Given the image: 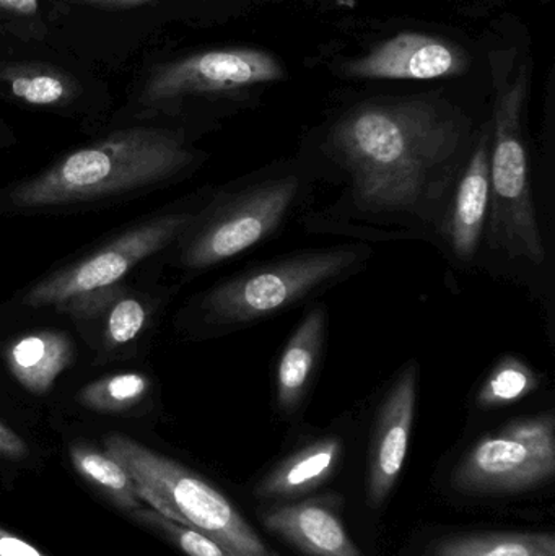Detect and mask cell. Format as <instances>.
Masks as SVG:
<instances>
[{
    "label": "cell",
    "instance_id": "6da1fadb",
    "mask_svg": "<svg viewBox=\"0 0 555 556\" xmlns=\"http://www.w3.org/2000/svg\"><path fill=\"white\" fill-rule=\"evenodd\" d=\"M194 162L195 153L175 130L124 127L0 189V215L77 211L143 194L182 175Z\"/></svg>",
    "mask_w": 555,
    "mask_h": 556
},
{
    "label": "cell",
    "instance_id": "7a4b0ae2",
    "mask_svg": "<svg viewBox=\"0 0 555 556\" xmlns=\"http://www.w3.org/2000/svg\"><path fill=\"white\" fill-rule=\"evenodd\" d=\"M455 123L427 103L375 104L345 116L329 136L332 152L367 211H404L419 202L458 146Z\"/></svg>",
    "mask_w": 555,
    "mask_h": 556
},
{
    "label": "cell",
    "instance_id": "3957f363",
    "mask_svg": "<svg viewBox=\"0 0 555 556\" xmlns=\"http://www.w3.org/2000/svg\"><path fill=\"white\" fill-rule=\"evenodd\" d=\"M104 451L127 470L149 508L214 539L235 555L276 556L240 511L188 467L124 434L106 437Z\"/></svg>",
    "mask_w": 555,
    "mask_h": 556
},
{
    "label": "cell",
    "instance_id": "277c9868",
    "mask_svg": "<svg viewBox=\"0 0 555 556\" xmlns=\"http://www.w3.org/2000/svg\"><path fill=\"white\" fill-rule=\"evenodd\" d=\"M204 212L173 211L153 215L117 233L91 253L39 278L23 294L26 307H61L81 294L123 283L136 267L181 241Z\"/></svg>",
    "mask_w": 555,
    "mask_h": 556
},
{
    "label": "cell",
    "instance_id": "5b68a950",
    "mask_svg": "<svg viewBox=\"0 0 555 556\" xmlns=\"http://www.w3.org/2000/svg\"><path fill=\"white\" fill-rule=\"evenodd\" d=\"M357 260L355 248L300 254L251 270L205 294L201 309L211 324H241L270 316L344 274Z\"/></svg>",
    "mask_w": 555,
    "mask_h": 556
},
{
    "label": "cell",
    "instance_id": "8992f818",
    "mask_svg": "<svg viewBox=\"0 0 555 556\" xmlns=\"http://www.w3.org/2000/svg\"><path fill=\"white\" fill-rule=\"evenodd\" d=\"M524 88L515 87L499 104L491 160L492 238L512 257L544 261V244L531 195L528 156L521 139Z\"/></svg>",
    "mask_w": 555,
    "mask_h": 556
},
{
    "label": "cell",
    "instance_id": "52a82bcc",
    "mask_svg": "<svg viewBox=\"0 0 555 556\" xmlns=\"http://www.w3.org/2000/svg\"><path fill=\"white\" fill-rule=\"evenodd\" d=\"M555 473V421L551 414L512 421L475 444L456 467L453 483L475 495L538 489Z\"/></svg>",
    "mask_w": 555,
    "mask_h": 556
},
{
    "label": "cell",
    "instance_id": "ba28073f",
    "mask_svg": "<svg viewBox=\"0 0 555 556\" xmlns=\"http://www.w3.org/2000/svg\"><path fill=\"white\" fill-rule=\"evenodd\" d=\"M299 179H274L251 189L238 201L201 220L181 238L179 263L186 269H207L253 248L269 237L289 212Z\"/></svg>",
    "mask_w": 555,
    "mask_h": 556
},
{
    "label": "cell",
    "instance_id": "9c48e42d",
    "mask_svg": "<svg viewBox=\"0 0 555 556\" xmlns=\"http://www.w3.org/2000/svg\"><path fill=\"white\" fill-rule=\"evenodd\" d=\"M279 61L256 49H215L186 55L153 71L139 94L147 111L165 110L192 94L225 93L282 80Z\"/></svg>",
    "mask_w": 555,
    "mask_h": 556
},
{
    "label": "cell",
    "instance_id": "30bf717a",
    "mask_svg": "<svg viewBox=\"0 0 555 556\" xmlns=\"http://www.w3.org/2000/svg\"><path fill=\"white\" fill-rule=\"evenodd\" d=\"M416 399L417 371L413 366L394 382L378 414L368 463V502L374 508L383 505L403 472Z\"/></svg>",
    "mask_w": 555,
    "mask_h": 556
},
{
    "label": "cell",
    "instance_id": "8fae6325",
    "mask_svg": "<svg viewBox=\"0 0 555 556\" xmlns=\"http://www.w3.org/2000/svg\"><path fill=\"white\" fill-rule=\"evenodd\" d=\"M466 58L452 42L422 33H401L349 65V74L383 80H436L462 74Z\"/></svg>",
    "mask_w": 555,
    "mask_h": 556
},
{
    "label": "cell",
    "instance_id": "7c38bea8",
    "mask_svg": "<svg viewBox=\"0 0 555 556\" xmlns=\"http://www.w3.org/2000/svg\"><path fill=\"white\" fill-rule=\"evenodd\" d=\"M270 534L308 556H364L341 518V500L326 495L277 505L261 515Z\"/></svg>",
    "mask_w": 555,
    "mask_h": 556
},
{
    "label": "cell",
    "instance_id": "4fadbf2b",
    "mask_svg": "<svg viewBox=\"0 0 555 556\" xmlns=\"http://www.w3.org/2000/svg\"><path fill=\"white\" fill-rule=\"evenodd\" d=\"M75 323L88 327L97 324L94 343L98 358L110 362L124 349L136 343L150 320V306L142 294L134 293L123 283L93 293L81 294L58 307Z\"/></svg>",
    "mask_w": 555,
    "mask_h": 556
},
{
    "label": "cell",
    "instance_id": "5bb4252c",
    "mask_svg": "<svg viewBox=\"0 0 555 556\" xmlns=\"http://www.w3.org/2000/svg\"><path fill=\"white\" fill-rule=\"evenodd\" d=\"M84 97V85L71 72L48 62L0 65V98L35 110L71 113Z\"/></svg>",
    "mask_w": 555,
    "mask_h": 556
},
{
    "label": "cell",
    "instance_id": "9a60e30c",
    "mask_svg": "<svg viewBox=\"0 0 555 556\" xmlns=\"http://www.w3.org/2000/svg\"><path fill=\"white\" fill-rule=\"evenodd\" d=\"M74 359V342L59 329L23 333L9 343L5 363L13 378L33 395H46Z\"/></svg>",
    "mask_w": 555,
    "mask_h": 556
},
{
    "label": "cell",
    "instance_id": "2e32d148",
    "mask_svg": "<svg viewBox=\"0 0 555 556\" xmlns=\"http://www.w3.org/2000/svg\"><path fill=\"white\" fill-rule=\"evenodd\" d=\"M342 456L339 438H323L293 453L267 473L254 493L266 500H295L325 485Z\"/></svg>",
    "mask_w": 555,
    "mask_h": 556
},
{
    "label": "cell",
    "instance_id": "e0dca14e",
    "mask_svg": "<svg viewBox=\"0 0 555 556\" xmlns=\"http://www.w3.org/2000/svg\"><path fill=\"white\" fill-rule=\"evenodd\" d=\"M491 205V156L488 139L472 153L468 169L456 192L450 222V243L462 260H471L478 250Z\"/></svg>",
    "mask_w": 555,
    "mask_h": 556
},
{
    "label": "cell",
    "instance_id": "ac0fdd59",
    "mask_svg": "<svg viewBox=\"0 0 555 556\" xmlns=\"http://www.w3.org/2000/svg\"><path fill=\"white\" fill-rule=\"evenodd\" d=\"M325 311H310L283 349L277 368V402L286 412L295 410L305 397L310 378L321 353Z\"/></svg>",
    "mask_w": 555,
    "mask_h": 556
},
{
    "label": "cell",
    "instance_id": "d6986e66",
    "mask_svg": "<svg viewBox=\"0 0 555 556\" xmlns=\"http://www.w3.org/2000/svg\"><path fill=\"white\" fill-rule=\"evenodd\" d=\"M432 556H555V539L547 532L459 535L439 542Z\"/></svg>",
    "mask_w": 555,
    "mask_h": 556
},
{
    "label": "cell",
    "instance_id": "ffe728a7",
    "mask_svg": "<svg viewBox=\"0 0 555 556\" xmlns=\"http://www.w3.org/2000/svg\"><path fill=\"white\" fill-rule=\"evenodd\" d=\"M68 454L78 476L97 486L114 505L129 513L142 508L133 479L110 453L77 443L72 444Z\"/></svg>",
    "mask_w": 555,
    "mask_h": 556
},
{
    "label": "cell",
    "instance_id": "44dd1931",
    "mask_svg": "<svg viewBox=\"0 0 555 556\" xmlns=\"http://www.w3.org/2000/svg\"><path fill=\"white\" fill-rule=\"evenodd\" d=\"M152 391V379L143 372L126 371L104 376L85 384L77 402L97 414L119 415L139 407Z\"/></svg>",
    "mask_w": 555,
    "mask_h": 556
},
{
    "label": "cell",
    "instance_id": "7402d4cb",
    "mask_svg": "<svg viewBox=\"0 0 555 556\" xmlns=\"http://www.w3.org/2000/svg\"><path fill=\"white\" fill-rule=\"evenodd\" d=\"M538 388V378L531 368L515 358L502 359L491 372L478 394L482 407H499L520 401Z\"/></svg>",
    "mask_w": 555,
    "mask_h": 556
},
{
    "label": "cell",
    "instance_id": "603a6c76",
    "mask_svg": "<svg viewBox=\"0 0 555 556\" xmlns=\"http://www.w3.org/2000/svg\"><path fill=\"white\" fill-rule=\"evenodd\" d=\"M134 519L140 525L149 528L150 531L159 532L163 538L175 544L182 554L188 556H238L225 548L224 545L215 542L194 529L178 525L172 519L156 513L152 508H139L130 513Z\"/></svg>",
    "mask_w": 555,
    "mask_h": 556
},
{
    "label": "cell",
    "instance_id": "cb8c5ba5",
    "mask_svg": "<svg viewBox=\"0 0 555 556\" xmlns=\"http://www.w3.org/2000/svg\"><path fill=\"white\" fill-rule=\"evenodd\" d=\"M2 25H35L41 33V9L39 0H0Z\"/></svg>",
    "mask_w": 555,
    "mask_h": 556
},
{
    "label": "cell",
    "instance_id": "d4e9b609",
    "mask_svg": "<svg viewBox=\"0 0 555 556\" xmlns=\"http://www.w3.org/2000/svg\"><path fill=\"white\" fill-rule=\"evenodd\" d=\"M26 454H28V446L23 438L0 421V456L7 459H22Z\"/></svg>",
    "mask_w": 555,
    "mask_h": 556
},
{
    "label": "cell",
    "instance_id": "484cf974",
    "mask_svg": "<svg viewBox=\"0 0 555 556\" xmlns=\"http://www.w3.org/2000/svg\"><path fill=\"white\" fill-rule=\"evenodd\" d=\"M0 556H46L28 542L0 528Z\"/></svg>",
    "mask_w": 555,
    "mask_h": 556
},
{
    "label": "cell",
    "instance_id": "4316f807",
    "mask_svg": "<svg viewBox=\"0 0 555 556\" xmlns=\"http://www.w3.org/2000/svg\"><path fill=\"white\" fill-rule=\"evenodd\" d=\"M77 2L100 7H136L152 2V0H77Z\"/></svg>",
    "mask_w": 555,
    "mask_h": 556
},
{
    "label": "cell",
    "instance_id": "83f0119b",
    "mask_svg": "<svg viewBox=\"0 0 555 556\" xmlns=\"http://www.w3.org/2000/svg\"><path fill=\"white\" fill-rule=\"evenodd\" d=\"M13 142H15L13 134L10 132L9 127L3 124V121H0V152H2L5 147L12 146Z\"/></svg>",
    "mask_w": 555,
    "mask_h": 556
}]
</instances>
